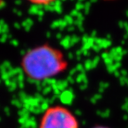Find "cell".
Listing matches in <instances>:
<instances>
[{"mask_svg":"<svg viewBox=\"0 0 128 128\" xmlns=\"http://www.w3.org/2000/svg\"><path fill=\"white\" fill-rule=\"evenodd\" d=\"M92 128H109V127H107V126H94Z\"/></svg>","mask_w":128,"mask_h":128,"instance_id":"277c9868","label":"cell"},{"mask_svg":"<svg viewBox=\"0 0 128 128\" xmlns=\"http://www.w3.org/2000/svg\"><path fill=\"white\" fill-rule=\"evenodd\" d=\"M38 128H79V123L67 107L53 106L43 113Z\"/></svg>","mask_w":128,"mask_h":128,"instance_id":"7a4b0ae2","label":"cell"},{"mask_svg":"<svg viewBox=\"0 0 128 128\" xmlns=\"http://www.w3.org/2000/svg\"><path fill=\"white\" fill-rule=\"evenodd\" d=\"M24 73L34 81H43L64 73L68 63L63 52L45 43L28 50L21 60Z\"/></svg>","mask_w":128,"mask_h":128,"instance_id":"6da1fadb","label":"cell"},{"mask_svg":"<svg viewBox=\"0 0 128 128\" xmlns=\"http://www.w3.org/2000/svg\"><path fill=\"white\" fill-rule=\"evenodd\" d=\"M106 1H111V0H106Z\"/></svg>","mask_w":128,"mask_h":128,"instance_id":"5b68a950","label":"cell"},{"mask_svg":"<svg viewBox=\"0 0 128 128\" xmlns=\"http://www.w3.org/2000/svg\"><path fill=\"white\" fill-rule=\"evenodd\" d=\"M27 1L36 6H48L57 0H27Z\"/></svg>","mask_w":128,"mask_h":128,"instance_id":"3957f363","label":"cell"}]
</instances>
